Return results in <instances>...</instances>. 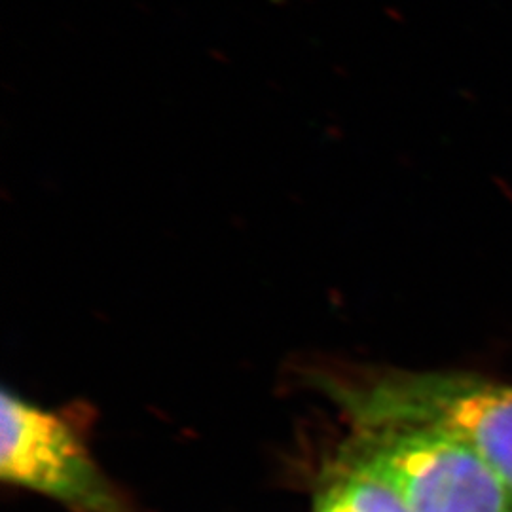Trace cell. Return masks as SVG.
Instances as JSON below:
<instances>
[{
	"label": "cell",
	"instance_id": "1",
	"mask_svg": "<svg viewBox=\"0 0 512 512\" xmlns=\"http://www.w3.org/2000/svg\"><path fill=\"white\" fill-rule=\"evenodd\" d=\"M338 456L376 476L412 512H512V494L465 440L425 421L344 412Z\"/></svg>",
	"mask_w": 512,
	"mask_h": 512
},
{
	"label": "cell",
	"instance_id": "2",
	"mask_svg": "<svg viewBox=\"0 0 512 512\" xmlns=\"http://www.w3.org/2000/svg\"><path fill=\"white\" fill-rule=\"evenodd\" d=\"M344 412L425 421L475 448L512 494V384L463 372H317Z\"/></svg>",
	"mask_w": 512,
	"mask_h": 512
},
{
	"label": "cell",
	"instance_id": "3",
	"mask_svg": "<svg viewBox=\"0 0 512 512\" xmlns=\"http://www.w3.org/2000/svg\"><path fill=\"white\" fill-rule=\"evenodd\" d=\"M0 476L74 512H133L93 459L74 416L40 408L8 389L2 393Z\"/></svg>",
	"mask_w": 512,
	"mask_h": 512
},
{
	"label": "cell",
	"instance_id": "4",
	"mask_svg": "<svg viewBox=\"0 0 512 512\" xmlns=\"http://www.w3.org/2000/svg\"><path fill=\"white\" fill-rule=\"evenodd\" d=\"M323 486L338 495L348 512H412L382 480L340 456L330 463Z\"/></svg>",
	"mask_w": 512,
	"mask_h": 512
},
{
	"label": "cell",
	"instance_id": "5",
	"mask_svg": "<svg viewBox=\"0 0 512 512\" xmlns=\"http://www.w3.org/2000/svg\"><path fill=\"white\" fill-rule=\"evenodd\" d=\"M315 512H348L346 507L342 505V501L338 499V495L334 494L330 488L323 486L321 492L317 495V503H315Z\"/></svg>",
	"mask_w": 512,
	"mask_h": 512
}]
</instances>
